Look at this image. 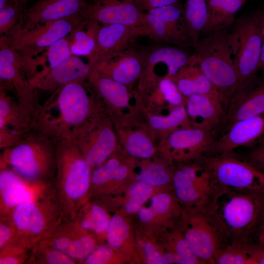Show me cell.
I'll use <instances>...</instances> for the list:
<instances>
[{"mask_svg":"<svg viewBox=\"0 0 264 264\" xmlns=\"http://www.w3.org/2000/svg\"><path fill=\"white\" fill-rule=\"evenodd\" d=\"M100 110L87 80L70 82L41 104L31 131L56 144L71 140L75 131Z\"/></svg>","mask_w":264,"mask_h":264,"instance_id":"1","label":"cell"},{"mask_svg":"<svg viewBox=\"0 0 264 264\" xmlns=\"http://www.w3.org/2000/svg\"><path fill=\"white\" fill-rule=\"evenodd\" d=\"M194 46L198 65L221 95L227 108L239 87L235 32L225 29L213 32L200 38Z\"/></svg>","mask_w":264,"mask_h":264,"instance_id":"2","label":"cell"},{"mask_svg":"<svg viewBox=\"0 0 264 264\" xmlns=\"http://www.w3.org/2000/svg\"><path fill=\"white\" fill-rule=\"evenodd\" d=\"M209 210L228 241H247L264 215V193L223 189Z\"/></svg>","mask_w":264,"mask_h":264,"instance_id":"3","label":"cell"},{"mask_svg":"<svg viewBox=\"0 0 264 264\" xmlns=\"http://www.w3.org/2000/svg\"><path fill=\"white\" fill-rule=\"evenodd\" d=\"M52 186L61 205L64 220H72L86 203L90 192L92 168L71 141L56 144Z\"/></svg>","mask_w":264,"mask_h":264,"instance_id":"4","label":"cell"},{"mask_svg":"<svg viewBox=\"0 0 264 264\" xmlns=\"http://www.w3.org/2000/svg\"><path fill=\"white\" fill-rule=\"evenodd\" d=\"M9 216L16 229L15 238L30 250L64 220L61 205L49 183L33 198L17 206Z\"/></svg>","mask_w":264,"mask_h":264,"instance_id":"5","label":"cell"},{"mask_svg":"<svg viewBox=\"0 0 264 264\" xmlns=\"http://www.w3.org/2000/svg\"><path fill=\"white\" fill-rule=\"evenodd\" d=\"M56 149L54 142L31 131L15 145L2 150L0 168H11L33 184H46L54 176Z\"/></svg>","mask_w":264,"mask_h":264,"instance_id":"6","label":"cell"},{"mask_svg":"<svg viewBox=\"0 0 264 264\" xmlns=\"http://www.w3.org/2000/svg\"><path fill=\"white\" fill-rule=\"evenodd\" d=\"M89 22L85 14L76 15L39 24L27 30H18L6 37L30 79L38 72V67L42 65L40 60L34 58L35 56L73 31L84 28Z\"/></svg>","mask_w":264,"mask_h":264,"instance_id":"7","label":"cell"},{"mask_svg":"<svg viewBox=\"0 0 264 264\" xmlns=\"http://www.w3.org/2000/svg\"><path fill=\"white\" fill-rule=\"evenodd\" d=\"M209 171L218 190L228 189L264 193V172L233 152L198 159Z\"/></svg>","mask_w":264,"mask_h":264,"instance_id":"8","label":"cell"},{"mask_svg":"<svg viewBox=\"0 0 264 264\" xmlns=\"http://www.w3.org/2000/svg\"><path fill=\"white\" fill-rule=\"evenodd\" d=\"M181 230L187 244L202 264H213L214 257L229 242L209 209L183 208Z\"/></svg>","mask_w":264,"mask_h":264,"instance_id":"9","label":"cell"},{"mask_svg":"<svg viewBox=\"0 0 264 264\" xmlns=\"http://www.w3.org/2000/svg\"><path fill=\"white\" fill-rule=\"evenodd\" d=\"M71 141L92 169L112 156L117 147L112 119L102 110L82 124L74 133Z\"/></svg>","mask_w":264,"mask_h":264,"instance_id":"10","label":"cell"},{"mask_svg":"<svg viewBox=\"0 0 264 264\" xmlns=\"http://www.w3.org/2000/svg\"><path fill=\"white\" fill-rule=\"evenodd\" d=\"M0 89L12 91L15 100L33 122L41 104L16 51L7 42L0 44Z\"/></svg>","mask_w":264,"mask_h":264,"instance_id":"11","label":"cell"},{"mask_svg":"<svg viewBox=\"0 0 264 264\" xmlns=\"http://www.w3.org/2000/svg\"><path fill=\"white\" fill-rule=\"evenodd\" d=\"M142 36L157 43L180 47L194 46L189 38L184 7L179 3L152 9L145 13Z\"/></svg>","mask_w":264,"mask_h":264,"instance_id":"12","label":"cell"},{"mask_svg":"<svg viewBox=\"0 0 264 264\" xmlns=\"http://www.w3.org/2000/svg\"><path fill=\"white\" fill-rule=\"evenodd\" d=\"M233 30L237 37L236 65L239 76V91L255 82V75L259 70L262 39L255 14L240 17L237 20Z\"/></svg>","mask_w":264,"mask_h":264,"instance_id":"13","label":"cell"},{"mask_svg":"<svg viewBox=\"0 0 264 264\" xmlns=\"http://www.w3.org/2000/svg\"><path fill=\"white\" fill-rule=\"evenodd\" d=\"M216 135V131L194 127L180 128L165 138L164 150L172 160L194 161L207 154Z\"/></svg>","mask_w":264,"mask_h":264,"instance_id":"14","label":"cell"},{"mask_svg":"<svg viewBox=\"0 0 264 264\" xmlns=\"http://www.w3.org/2000/svg\"><path fill=\"white\" fill-rule=\"evenodd\" d=\"M98 240L95 235L78 228L71 220H64L40 242L58 249L82 264L99 244Z\"/></svg>","mask_w":264,"mask_h":264,"instance_id":"15","label":"cell"},{"mask_svg":"<svg viewBox=\"0 0 264 264\" xmlns=\"http://www.w3.org/2000/svg\"><path fill=\"white\" fill-rule=\"evenodd\" d=\"M85 14L90 21L100 24L132 26H141L145 17L134 0H89Z\"/></svg>","mask_w":264,"mask_h":264,"instance_id":"16","label":"cell"},{"mask_svg":"<svg viewBox=\"0 0 264 264\" xmlns=\"http://www.w3.org/2000/svg\"><path fill=\"white\" fill-rule=\"evenodd\" d=\"M92 69V66L88 63L72 55L53 67L42 69L29 80L36 89L52 93L70 82L87 80Z\"/></svg>","mask_w":264,"mask_h":264,"instance_id":"17","label":"cell"},{"mask_svg":"<svg viewBox=\"0 0 264 264\" xmlns=\"http://www.w3.org/2000/svg\"><path fill=\"white\" fill-rule=\"evenodd\" d=\"M89 0H38L24 10L21 26L25 31L36 25L60 19L85 15Z\"/></svg>","mask_w":264,"mask_h":264,"instance_id":"18","label":"cell"},{"mask_svg":"<svg viewBox=\"0 0 264 264\" xmlns=\"http://www.w3.org/2000/svg\"><path fill=\"white\" fill-rule=\"evenodd\" d=\"M33 122L7 92L0 89V148L17 144L31 131Z\"/></svg>","mask_w":264,"mask_h":264,"instance_id":"19","label":"cell"},{"mask_svg":"<svg viewBox=\"0 0 264 264\" xmlns=\"http://www.w3.org/2000/svg\"><path fill=\"white\" fill-rule=\"evenodd\" d=\"M92 67L129 88L139 80L143 61L141 51L132 46L96 63Z\"/></svg>","mask_w":264,"mask_h":264,"instance_id":"20","label":"cell"},{"mask_svg":"<svg viewBox=\"0 0 264 264\" xmlns=\"http://www.w3.org/2000/svg\"><path fill=\"white\" fill-rule=\"evenodd\" d=\"M264 138V113L238 121L217 139L207 153L214 155L233 152L240 147H249Z\"/></svg>","mask_w":264,"mask_h":264,"instance_id":"21","label":"cell"},{"mask_svg":"<svg viewBox=\"0 0 264 264\" xmlns=\"http://www.w3.org/2000/svg\"><path fill=\"white\" fill-rule=\"evenodd\" d=\"M142 36L141 27L122 24H100L95 48L88 57L92 66L110 56L133 46L136 38Z\"/></svg>","mask_w":264,"mask_h":264,"instance_id":"22","label":"cell"},{"mask_svg":"<svg viewBox=\"0 0 264 264\" xmlns=\"http://www.w3.org/2000/svg\"><path fill=\"white\" fill-rule=\"evenodd\" d=\"M264 113V82L238 91L229 101L221 125L224 132L234 123Z\"/></svg>","mask_w":264,"mask_h":264,"instance_id":"23","label":"cell"},{"mask_svg":"<svg viewBox=\"0 0 264 264\" xmlns=\"http://www.w3.org/2000/svg\"><path fill=\"white\" fill-rule=\"evenodd\" d=\"M87 81L101 110L110 118L113 112L130 108L131 96L127 86L102 74L93 67Z\"/></svg>","mask_w":264,"mask_h":264,"instance_id":"24","label":"cell"},{"mask_svg":"<svg viewBox=\"0 0 264 264\" xmlns=\"http://www.w3.org/2000/svg\"><path fill=\"white\" fill-rule=\"evenodd\" d=\"M45 185L33 184L11 168H0V216H9L17 206L33 198Z\"/></svg>","mask_w":264,"mask_h":264,"instance_id":"25","label":"cell"},{"mask_svg":"<svg viewBox=\"0 0 264 264\" xmlns=\"http://www.w3.org/2000/svg\"><path fill=\"white\" fill-rule=\"evenodd\" d=\"M185 108L192 127L209 131L221 126L226 110L221 100L200 94L186 97Z\"/></svg>","mask_w":264,"mask_h":264,"instance_id":"26","label":"cell"},{"mask_svg":"<svg viewBox=\"0 0 264 264\" xmlns=\"http://www.w3.org/2000/svg\"><path fill=\"white\" fill-rule=\"evenodd\" d=\"M190 63L172 79L182 95L187 97L194 94L205 95L221 100L225 103L216 88L198 65L194 54Z\"/></svg>","mask_w":264,"mask_h":264,"instance_id":"27","label":"cell"},{"mask_svg":"<svg viewBox=\"0 0 264 264\" xmlns=\"http://www.w3.org/2000/svg\"><path fill=\"white\" fill-rule=\"evenodd\" d=\"M140 51L143 65L165 64L167 68V73L163 77L171 79L190 63L193 57L192 55H188L180 48L169 46H156Z\"/></svg>","mask_w":264,"mask_h":264,"instance_id":"28","label":"cell"},{"mask_svg":"<svg viewBox=\"0 0 264 264\" xmlns=\"http://www.w3.org/2000/svg\"><path fill=\"white\" fill-rule=\"evenodd\" d=\"M110 218L107 211L101 205L95 203H86L71 220L78 228L95 235L99 241L106 240Z\"/></svg>","mask_w":264,"mask_h":264,"instance_id":"29","label":"cell"},{"mask_svg":"<svg viewBox=\"0 0 264 264\" xmlns=\"http://www.w3.org/2000/svg\"><path fill=\"white\" fill-rule=\"evenodd\" d=\"M246 0H207V21L203 33L225 29L235 21Z\"/></svg>","mask_w":264,"mask_h":264,"instance_id":"30","label":"cell"},{"mask_svg":"<svg viewBox=\"0 0 264 264\" xmlns=\"http://www.w3.org/2000/svg\"><path fill=\"white\" fill-rule=\"evenodd\" d=\"M118 133L126 151L131 156L147 159L155 154L156 148L153 140L143 131H121Z\"/></svg>","mask_w":264,"mask_h":264,"instance_id":"31","label":"cell"},{"mask_svg":"<svg viewBox=\"0 0 264 264\" xmlns=\"http://www.w3.org/2000/svg\"><path fill=\"white\" fill-rule=\"evenodd\" d=\"M184 11L188 35L194 45L206 27L207 0H186Z\"/></svg>","mask_w":264,"mask_h":264,"instance_id":"32","label":"cell"},{"mask_svg":"<svg viewBox=\"0 0 264 264\" xmlns=\"http://www.w3.org/2000/svg\"><path fill=\"white\" fill-rule=\"evenodd\" d=\"M168 162H154L145 164L137 174L136 181L156 187L172 188V180L176 168Z\"/></svg>","mask_w":264,"mask_h":264,"instance_id":"33","label":"cell"},{"mask_svg":"<svg viewBox=\"0 0 264 264\" xmlns=\"http://www.w3.org/2000/svg\"><path fill=\"white\" fill-rule=\"evenodd\" d=\"M148 123L151 128L164 133L165 137L176 130L192 127L187 116L185 104L172 108L165 115H151Z\"/></svg>","mask_w":264,"mask_h":264,"instance_id":"34","label":"cell"},{"mask_svg":"<svg viewBox=\"0 0 264 264\" xmlns=\"http://www.w3.org/2000/svg\"><path fill=\"white\" fill-rule=\"evenodd\" d=\"M100 24L90 21L83 28L76 30L68 37L70 42L72 55L89 57L95 48Z\"/></svg>","mask_w":264,"mask_h":264,"instance_id":"35","label":"cell"},{"mask_svg":"<svg viewBox=\"0 0 264 264\" xmlns=\"http://www.w3.org/2000/svg\"><path fill=\"white\" fill-rule=\"evenodd\" d=\"M249 241H230L221 246L213 260L215 264H250L247 253Z\"/></svg>","mask_w":264,"mask_h":264,"instance_id":"36","label":"cell"},{"mask_svg":"<svg viewBox=\"0 0 264 264\" xmlns=\"http://www.w3.org/2000/svg\"><path fill=\"white\" fill-rule=\"evenodd\" d=\"M26 262L38 264H78L76 261L61 251L41 242L31 248Z\"/></svg>","mask_w":264,"mask_h":264,"instance_id":"37","label":"cell"},{"mask_svg":"<svg viewBox=\"0 0 264 264\" xmlns=\"http://www.w3.org/2000/svg\"><path fill=\"white\" fill-rule=\"evenodd\" d=\"M130 237L131 229L128 221L119 214L112 216L106 232L107 244L119 253L128 246Z\"/></svg>","mask_w":264,"mask_h":264,"instance_id":"38","label":"cell"},{"mask_svg":"<svg viewBox=\"0 0 264 264\" xmlns=\"http://www.w3.org/2000/svg\"><path fill=\"white\" fill-rule=\"evenodd\" d=\"M166 251L176 257V264H200L201 262L193 253L178 228L169 234Z\"/></svg>","mask_w":264,"mask_h":264,"instance_id":"39","label":"cell"},{"mask_svg":"<svg viewBox=\"0 0 264 264\" xmlns=\"http://www.w3.org/2000/svg\"><path fill=\"white\" fill-rule=\"evenodd\" d=\"M24 5L11 3L0 9V35L9 37L21 27L22 21Z\"/></svg>","mask_w":264,"mask_h":264,"instance_id":"40","label":"cell"},{"mask_svg":"<svg viewBox=\"0 0 264 264\" xmlns=\"http://www.w3.org/2000/svg\"><path fill=\"white\" fill-rule=\"evenodd\" d=\"M153 90L154 98L167 102L171 107L185 104L186 97L180 92L175 82L169 77L161 78Z\"/></svg>","mask_w":264,"mask_h":264,"instance_id":"41","label":"cell"},{"mask_svg":"<svg viewBox=\"0 0 264 264\" xmlns=\"http://www.w3.org/2000/svg\"><path fill=\"white\" fill-rule=\"evenodd\" d=\"M114 154L102 164L92 169L90 188L108 187L112 182L115 173L122 163Z\"/></svg>","mask_w":264,"mask_h":264,"instance_id":"42","label":"cell"},{"mask_svg":"<svg viewBox=\"0 0 264 264\" xmlns=\"http://www.w3.org/2000/svg\"><path fill=\"white\" fill-rule=\"evenodd\" d=\"M154 188L136 181L129 189L128 199L125 205L126 212L129 214L137 213L144 204L153 196Z\"/></svg>","mask_w":264,"mask_h":264,"instance_id":"43","label":"cell"},{"mask_svg":"<svg viewBox=\"0 0 264 264\" xmlns=\"http://www.w3.org/2000/svg\"><path fill=\"white\" fill-rule=\"evenodd\" d=\"M30 249L14 240L0 249V264H21L26 263Z\"/></svg>","mask_w":264,"mask_h":264,"instance_id":"44","label":"cell"},{"mask_svg":"<svg viewBox=\"0 0 264 264\" xmlns=\"http://www.w3.org/2000/svg\"><path fill=\"white\" fill-rule=\"evenodd\" d=\"M71 55L70 40L66 36L56 42L46 49L45 56L48 65L45 68L53 67Z\"/></svg>","mask_w":264,"mask_h":264,"instance_id":"45","label":"cell"},{"mask_svg":"<svg viewBox=\"0 0 264 264\" xmlns=\"http://www.w3.org/2000/svg\"><path fill=\"white\" fill-rule=\"evenodd\" d=\"M119 262V253L108 244H98L83 261L84 264H109Z\"/></svg>","mask_w":264,"mask_h":264,"instance_id":"46","label":"cell"},{"mask_svg":"<svg viewBox=\"0 0 264 264\" xmlns=\"http://www.w3.org/2000/svg\"><path fill=\"white\" fill-rule=\"evenodd\" d=\"M145 262L148 264H166L164 254L153 242L145 241L140 242Z\"/></svg>","mask_w":264,"mask_h":264,"instance_id":"47","label":"cell"},{"mask_svg":"<svg viewBox=\"0 0 264 264\" xmlns=\"http://www.w3.org/2000/svg\"><path fill=\"white\" fill-rule=\"evenodd\" d=\"M16 229L9 216H0V249L3 248L14 238Z\"/></svg>","mask_w":264,"mask_h":264,"instance_id":"48","label":"cell"},{"mask_svg":"<svg viewBox=\"0 0 264 264\" xmlns=\"http://www.w3.org/2000/svg\"><path fill=\"white\" fill-rule=\"evenodd\" d=\"M248 157L250 163L264 172V138L250 151Z\"/></svg>","mask_w":264,"mask_h":264,"instance_id":"49","label":"cell"},{"mask_svg":"<svg viewBox=\"0 0 264 264\" xmlns=\"http://www.w3.org/2000/svg\"><path fill=\"white\" fill-rule=\"evenodd\" d=\"M247 253L250 264H264V246L259 242L247 243Z\"/></svg>","mask_w":264,"mask_h":264,"instance_id":"50","label":"cell"},{"mask_svg":"<svg viewBox=\"0 0 264 264\" xmlns=\"http://www.w3.org/2000/svg\"><path fill=\"white\" fill-rule=\"evenodd\" d=\"M139 8L143 11H148L152 9L179 3V0H134Z\"/></svg>","mask_w":264,"mask_h":264,"instance_id":"51","label":"cell"},{"mask_svg":"<svg viewBox=\"0 0 264 264\" xmlns=\"http://www.w3.org/2000/svg\"><path fill=\"white\" fill-rule=\"evenodd\" d=\"M259 23L262 39V51L259 65V70L264 69V8L255 14Z\"/></svg>","mask_w":264,"mask_h":264,"instance_id":"52","label":"cell"},{"mask_svg":"<svg viewBox=\"0 0 264 264\" xmlns=\"http://www.w3.org/2000/svg\"><path fill=\"white\" fill-rule=\"evenodd\" d=\"M136 214L139 220L145 223H150L155 218L154 214L150 206H143Z\"/></svg>","mask_w":264,"mask_h":264,"instance_id":"53","label":"cell"},{"mask_svg":"<svg viewBox=\"0 0 264 264\" xmlns=\"http://www.w3.org/2000/svg\"><path fill=\"white\" fill-rule=\"evenodd\" d=\"M130 172V170L128 164L122 162L115 173L112 182L124 181L128 177Z\"/></svg>","mask_w":264,"mask_h":264,"instance_id":"54","label":"cell"},{"mask_svg":"<svg viewBox=\"0 0 264 264\" xmlns=\"http://www.w3.org/2000/svg\"><path fill=\"white\" fill-rule=\"evenodd\" d=\"M255 231L257 232L258 242L264 246V215Z\"/></svg>","mask_w":264,"mask_h":264,"instance_id":"55","label":"cell"},{"mask_svg":"<svg viewBox=\"0 0 264 264\" xmlns=\"http://www.w3.org/2000/svg\"><path fill=\"white\" fill-rule=\"evenodd\" d=\"M10 1L12 2L10 0H0V9H2L8 4L11 3L9 2Z\"/></svg>","mask_w":264,"mask_h":264,"instance_id":"56","label":"cell"},{"mask_svg":"<svg viewBox=\"0 0 264 264\" xmlns=\"http://www.w3.org/2000/svg\"><path fill=\"white\" fill-rule=\"evenodd\" d=\"M10 0L13 3H19L23 5H25V4L27 2L28 0Z\"/></svg>","mask_w":264,"mask_h":264,"instance_id":"57","label":"cell"},{"mask_svg":"<svg viewBox=\"0 0 264 264\" xmlns=\"http://www.w3.org/2000/svg\"><path fill=\"white\" fill-rule=\"evenodd\" d=\"M246 0L247 1V0Z\"/></svg>","mask_w":264,"mask_h":264,"instance_id":"58","label":"cell"}]
</instances>
